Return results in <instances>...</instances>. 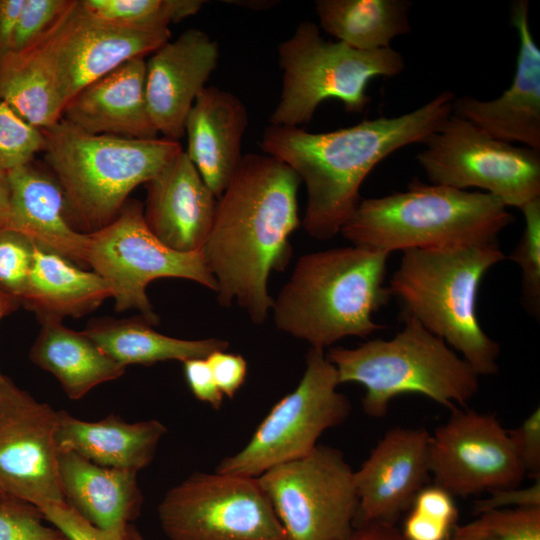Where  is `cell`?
Here are the masks:
<instances>
[{"instance_id":"21","label":"cell","mask_w":540,"mask_h":540,"mask_svg":"<svg viewBox=\"0 0 540 540\" xmlns=\"http://www.w3.org/2000/svg\"><path fill=\"white\" fill-rule=\"evenodd\" d=\"M63 119L91 134L157 138L146 98V61L131 59L82 88Z\"/></svg>"},{"instance_id":"29","label":"cell","mask_w":540,"mask_h":540,"mask_svg":"<svg viewBox=\"0 0 540 540\" xmlns=\"http://www.w3.org/2000/svg\"><path fill=\"white\" fill-rule=\"evenodd\" d=\"M410 6L404 0H318L315 11L320 26L338 41L373 51L411 31Z\"/></svg>"},{"instance_id":"16","label":"cell","mask_w":540,"mask_h":540,"mask_svg":"<svg viewBox=\"0 0 540 540\" xmlns=\"http://www.w3.org/2000/svg\"><path fill=\"white\" fill-rule=\"evenodd\" d=\"M170 30H134L109 25L76 5L36 46L51 71L65 105L82 88L121 64L144 58L170 40Z\"/></svg>"},{"instance_id":"37","label":"cell","mask_w":540,"mask_h":540,"mask_svg":"<svg viewBox=\"0 0 540 540\" xmlns=\"http://www.w3.org/2000/svg\"><path fill=\"white\" fill-rule=\"evenodd\" d=\"M33 252L34 243L24 235L0 231V291L19 303L27 286Z\"/></svg>"},{"instance_id":"33","label":"cell","mask_w":540,"mask_h":540,"mask_svg":"<svg viewBox=\"0 0 540 540\" xmlns=\"http://www.w3.org/2000/svg\"><path fill=\"white\" fill-rule=\"evenodd\" d=\"M449 540H540V507L487 510L457 525Z\"/></svg>"},{"instance_id":"44","label":"cell","mask_w":540,"mask_h":540,"mask_svg":"<svg viewBox=\"0 0 540 540\" xmlns=\"http://www.w3.org/2000/svg\"><path fill=\"white\" fill-rule=\"evenodd\" d=\"M24 0H0V64L11 51L17 17Z\"/></svg>"},{"instance_id":"42","label":"cell","mask_w":540,"mask_h":540,"mask_svg":"<svg viewBox=\"0 0 540 540\" xmlns=\"http://www.w3.org/2000/svg\"><path fill=\"white\" fill-rule=\"evenodd\" d=\"M488 493L489 496L474 502L475 515L492 509L540 507V478L529 487L503 488Z\"/></svg>"},{"instance_id":"45","label":"cell","mask_w":540,"mask_h":540,"mask_svg":"<svg viewBox=\"0 0 540 540\" xmlns=\"http://www.w3.org/2000/svg\"><path fill=\"white\" fill-rule=\"evenodd\" d=\"M342 540H406L393 523L371 522L355 526L349 536Z\"/></svg>"},{"instance_id":"48","label":"cell","mask_w":540,"mask_h":540,"mask_svg":"<svg viewBox=\"0 0 540 540\" xmlns=\"http://www.w3.org/2000/svg\"><path fill=\"white\" fill-rule=\"evenodd\" d=\"M8 499H12L11 497H9L1 488H0V502L1 501H5V500H8ZM14 499V498H13Z\"/></svg>"},{"instance_id":"46","label":"cell","mask_w":540,"mask_h":540,"mask_svg":"<svg viewBox=\"0 0 540 540\" xmlns=\"http://www.w3.org/2000/svg\"><path fill=\"white\" fill-rule=\"evenodd\" d=\"M10 184L8 172L0 169V231L4 230L9 210Z\"/></svg>"},{"instance_id":"1","label":"cell","mask_w":540,"mask_h":540,"mask_svg":"<svg viewBox=\"0 0 540 540\" xmlns=\"http://www.w3.org/2000/svg\"><path fill=\"white\" fill-rule=\"evenodd\" d=\"M300 183L288 165L270 155H243L217 199L213 224L200 251L217 283L219 304H237L257 325L273 307L269 277L284 270L292 254L289 236L301 222Z\"/></svg>"},{"instance_id":"11","label":"cell","mask_w":540,"mask_h":540,"mask_svg":"<svg viewBox=\"0 0 540 540\" xmlns=\"http://www.w3.org/2000/svg\"><path fill=\"white\" fill-rule=\"evenodd\" d=\"M424 144L416 159L431 184L478 188L520 210L540 198V150L495 139L454 114Z\"/></svg>"},{"instance_id":"20","label":"cell","mask_w":540,"mask_h":540,"mask_svg":"<svg viewBox=\"0 0 540 540\" xmlns=\"http://www.w3.org/2000/svg\"><path fill=\"white\" fill-rule=\"evenodd\" d=\"M144 219L166 246L182 253L201 251L210 233L217 198L184 150L147 183Z\"/></svg>"},{"instance_id":"31","label":"cell","mask_w":540,"mask_h":540,"mask_svg":"<svg viewBox=\"0 0 540 540\" xmlns=\"http://www.w3.org/2000/svg\"><path fill=\"white\" fill-rule=\"evenodd\" d=\"M89 17L134 30L168 29L169 24L196 14L201 0H78Z\"/></svg>"},{"instance_id":"36","label":"cell","mask_w":540,"mask_h":540,"mask_svg":"<svg viewBox=\"0 0 540 540\" xmlns=\"http://www.w3.org/2000/svg\"><path fill=\"white\" fill-rule=\"evenodd\" d=\"M77 0H24L16 20L10 53L42 43L64 20Z\"/></svg>"},{"instance_id":"41","label":"cell","mask_w":540,"mask_h":540,"mask_svg":"<svg viewBox=\"0 0 540 540\" xmlns=\"http://www.w3.org/2000/svg\"><path fill=\"white\" fill-rule=\"evenodd\" d=\"M214 380L224 397L233 398L247 377V362L240 354L219 350L206 357Z\"/></svg>"},{"instance_id":"4","label":"cell","mask_w":540,"mask_h":540,"mask_svg":"<svg viewBox=\"0 0 540 540\" xmlns=\"http://www.w3.org/2000/svg\"><path fill=\"white\" fill-rule=\"evenodd\" d=\"M506 258L498 241L406 250L388 288L401 316L443 339L479 376L494 375L500 346L482 329L476 301L484 275Z\"/></svg>"},{"instance_id":"28","label":"cell","mask_w":540,"mask_h":540,"mask_svg":"<svg viewBox=\"0 0 540 540\" xmlns=\"http://www.w3.org/2000/svg\"><path fill=\"white\" fill-rule=\"evenodd\" d=\"M83 332L108 356L125 367L206 358L215 351L229 347L228 341L217 338L185 340L161 334L144 317L93 320Z\"/></svg>"},{"instance_id":"5","label":"cell","mask_w":540,"mask_h":540,"mask_svg":"<svg viewBox=\"0 0 540 540\" xmlns=\"http://www.w3.org/2000/svg\"><path fill=\"white\" fill-rule=\"evenodd\" d=\"M513 221L507 206L489 193L415 179L406 191L360 200L340 233L352 245L390 254L497 241Z\"/></svg>"},{"instance_id":"3","label":"cell","mask_w":540,"mask_h":540,"mask_svg":"<svg viewBox=\"0 0 540 540\" xmlns=\"http://www.w3.org/2000/svg\"><path fill=\"white\" fill-rule=\"evenodd\" d=\"M389 255L350 245L301 256L273 301L277 329L323 350L382 329L373 314L391 298L385 285Z\"/></svg>"},{"instance_id":"27","label":"cell","mask_w":540,"mask_h":540,"mask_svg":"<svg viewBox=\"0 0 540 540\" xmlns=\"http://www.w3.org/2000/svg\"><path fill=\"white\" fill-rule=\"evenodd\" d=\"M29 358L56 377L65 394L79 400L96 386L121 377L125 366L108 356L83 331L65 327L60 320H42Z\"/></svg>"},{"instance_id":"47","label":"cell","mask_w":540,"mask_h":540,"mask_svg":"<svg viewBox=\"0 0 540 540\" xmlns=\"http://www.w3.org/2000/svg\"><path fill=\"white\" fill-rule=\"evenodd\" d=\"M19 304L16 299L0 291V321L15 310Z\"/></svg>"},{"instance_id":"39","label":"cell","mask_w":540,"mask_h":540,"mask_svg":"<svg viewBox=\"0 0 540 540\" xmlns=\"http://www.w3.org/2000/svg\"><path fill=\"white\" fill-rule=\"evenodd\" d=\"M51 525L70 540H145L132 523L111 529H100L84 520L66 502L39 508Z\"/></svg>"},{"instance_id":"8","label":"cell","mask_w":540,"mask_h":540,"mask_svg":"<svg viewBox=\"0 0 540 540\" xmlns=\"http://www.w3.org/2000/svg\"><path fill=\"white\" fill-rule=\"evenodd\" d=\"M282 90L270 125L300 127L308 123L325 100L337 99L348 112H362L371 98L367 85L375 77L400 74L405 62L398 51L354 49L340 41H327L319 27L302 21L294 33L278 44Z\"/></svg>"},{"instance_id":"25","label":"cell","mask_w":540,"mask_h":540,"mask_svg":"<svg viewBox=\"0 0 540 540\" xmlns=\"http://www.w3.org/2000/svg\"><path fill=\"white\" fill-rule=\"evenodd\" d=\"M58 470L66 503L93 526L116 528L140 515L136 472L99 466L69 450H58Z\"/></svg>"},{"instance_id":"19","label":"cell","mask_w":540,"mask_h":540,"mask_svg":"<svg viewBox=\"0 0 540 540\" xmlns=\"http://www.w3.org/2000/svg\"><path fill=\"white\" fill-rule=\"evenodd\" d=\"M219 58L217 42L192 28L167 41L146 61V98L152 122L164 138L179 141L187 116Z\"/></svg>"},{"instance_id":"12","label":"cell","mask_w":540,"mask_h":540,"mask_svg":"<svg viewBox=\"0 0 540 540\" xmlns=\"http://www.w3.org/2000/svg\"><path fill=\"white\" fill-rule=\"evenodd\" d=\"M287 540H342L354 529L358 497L343 453L318 444L257 477Z\"/></svg>"},{"instance_id":"13","label":"cell","mask_w":540,"mask_h":540,"mask_svg":"<svg viewBox=\"0 0 540 540\" xmlns=\"http://www.w3.org/2000/svg\"><path fill=\"white\" fill-rule=\"evenodd\" d=\"M170 540H287L257 477L195 472L158 506Z\"/></svg>"},{"instance_id":"18","label":"cell","mask_w":540,"mask_h":540,"mask_svg":"<svg viewBox=\"0 0 540 540\" xmlns=\"http://www.w3.org/2000/svg\"><path fill=\"white\" fill-rule=\"evenodd\" d=\"M511 24L519 38L511 85L493 100L455 98L453 112L495 139L540 150V49L530 29L528 1L513 3Z\"/></svg>"},{"instance_id":"24","label":"cell","mask_w":540,"mask_h":540,"mask_svg":"<svg viewBox=\"0 0 540 540\" xmlns=\"http://www.w3.org/2000/svg\"><path fill=\"white\" fill-rule=\"evenodd\" d=\"M158 420L126 422L115 414L99 421L78 419L58 411V450H69L99 466L138 472L153 460L166 433Z\"/></svg>"},{"instance_id":"6","label":"cell","mask_w":540,"mask_h":540,"mask_svg":"<svg viewBox=\"0 0 540 540\" xmlns=\"http://www.w3.org/2000/svg\"><path fill=\"white\" fill-rule=\"evenodd\" d=\"M42 131L45 158L63 191L67 213L89 233L113 221L128 195L183 150L179 141L167 138L91 134L63 118Z\"/></svg>"},{"instance_id":"34","label":"cell","mask_w":540,"mask_h":540,"mask_svg":"<svg viewBox=\"0 0 540 540\" xmlns=\"http://www.w3.org/2000/svg\"><path fill=\"white\" fill-rule=\"evenodd\" d=\"M521 211L525 228L509 258L521 269L522 302L526 310L539 317L540 312V198L526 204Z\"/></svg>"},{"instance_id":"2","label":"cell","mask_w":540,"mask_h":540,"mask_svg":"<svg viewBox=\"0 0 540 540\" xmlns=\"http://www.w3.org/2000/svg\"><path fill=\"white\" fill-rule=\"evenodd\" d=\"M455 98L444 91L403 115L329 132L269 125L261 149L288 165L305 184L302 226L306 233L317 240L339 234L357 208L360 187L372 169L404 146L424 144L453 114Z\"/></svg>"},{"instance_id":"40","label":"cell","mask_w":540,"mask_h":540,"mask_svg":"<svg viewBox=\"0 0 540 540\" xmlns=\"http://www.w3.org/2000/svg\"><path fill=\"white\" fill-rule=\"evenodd\" d=\"M516 456L525 474L540 475V408H536L518 427L507 430Z\"/></svg>"},{"instance_id":"32","label":"cell","mask_w":540,"mask_h":540,"mask_svg":"<svg viewBox=\"0 0 540 540\" xmlns=\"http://www.w3.org/2000/svg\"><path fill=\"white\" fill-rule=\"evenodd\" d=\"M401 530L406 540H449L457 526L454 497L433 484L415 496Z\"/></svg>"},{"instance_id":"35","label":"cell","mask_w":540,"mask_h":540,"mask_svg":"<svg viewBox=\"0 0 540 540\" xmlns=\"http://www.w3.org/2000/svg\"><path fill=\"white\" fill-rule=\"evenodd\" d=\"M44 148L43 131L0 98V169L9 172L27 165Z\"/></svg>"},{"instance_id":"30","label":"cell","mask_w":540,"mask_h":540,"mask_svg":"<svg viewBox=\"0 0 540 540\" xmlns=\"http://www.w3.org/2000/svg\"><path fill=\"white\" fill-rule=\"evenodd\" d=\"M0 98L40 130L62 119L64 103L36 47L9 53L0 64Z\"/></svg>"},{"instance_id":"9","label":"cell","mask_w":540,"mask_h":540,"mask_svg":"<svg viewBox=\"0 0 540 540\" xmlns=\"http://www.w3.org/2000/svg\"><path fill=\"white\" fill-rule=\"evenodd\" d=\"M339 384L337 370L325 350L310 347L297 387L271 408L248 443L224 458L216 471L258 477L273 466L311 452L326 430L350 415L351 403L337 390Z\"/></svg>"},{"instance_id":"7","label":"cell","mask_w":540,"mask_h":540,"mask_svg":"<svg viewBox=\"0 0 540 540\" xmlns=\"http://www.w3.org/2000/svg\"><path fill=\"white\" fill-rule=\"evenodd\" d=\"M401 320L402 330L391 339L325 352L340 384L362 385L363 410L374 418L385 416L395 397L409 393L426 396L450 410L465 406L478 392L479 375L416 319L401 316Z\"/></svg>"},{"instance_id":"38","label":"cell","mask_w":540,"mask_h":540,"mask_svg":"<svg viewBox=\"0 0 540 540\" xmlns=\"http://www.w3.org/2000/svg\"><path fill=\"white\" fill-rule=\"evenodd\" d=\"M36 506L8 499L0 502V540H70L55 526H46Z\"/></svg>"},{"instance_id":"15","label":"cell","mask_w":540,"mask_h":540,"mask_svg":"<svg viewBox=\"0 0 540 540\" xmlns=\"http://www.w3.org/2000/svg\"><path fill=\"white\" fill-rule=\"evenodd\" d=\"M430 436L429 471L453 497L518 487L526 476L495 414L451 410Z\"/></svg>"},{"instance_id":"17","label":"cell","mask_w":540,"mask_h":540,"mask_svg":"<svg viewBox=\"0 0 540 540\" xmlns=\"http://www.w3.org/2000/svg\"><path fill=\"white\" fill-rule=\"evenodd\" d=\"M425 428L388 430L357 471L355 526L371 522L395 524L408 510L430 476L429 444Z\"/></svg>"},{"instance_id":"43","label":"cell","mask_w":540,"mask_h":540,"mask_svg":"<svg viewBox=\"0 0 540 540\" xmlns=\"http://www.w3.org/2000/svg\"><path fill=\"white\" fill-rule=\"evenodd\" d=\"M182 363L186 382L193 395L212 408L219 409L224 395L214 380L206 358H193Z\"/></svg>"},{"instance_id":"26","label":"cell","mask_w":540,"mask_h":540,"mask_svg":"<svg viewBox=\"0 0 540 540\" xmlns=\"http://www.w3.org/2000/svg\"><path fill=\"white\" fill-rule=\"evenodd\" d=\"M111 297L107 282L67 258L34 244L33 262L20 300L40 321L78 318Z\"/></svg>"},{"instance_id":"10","label":"cell","mask_w":540,"mask_h":540,"mask_svg":"<svg viewBox=\"0 0 540 540\" xmlns=\"http://www.w3.org/2000/svg\"><path fill=\"white\" fill-rule=\"evenodd\" d=\"M88 234L87 265L109 285L117 311L137 309L157 324L146 287L159 278H183L217 291L201 252L182 253L163 244L148 228L137 201L126 202L113 221Z\"/></svg>"},{"instance_id":"23","label":"cell","mask_w":540,"mask_h":540,"mask_svg":"<svg viewBox=\"0 0 540 540\" xmlns=\"http://www.w3.org/2000/svg\"><path fill=\"white\" fill-rule=\"evenodd\" d=\"M9 210L4 230L16 231L42 249L87 265L89 234L68 220L63 191L55 179L31 163L8 172Z\"/></svg>"},{"instance_id":"14","label":"cell","mask_w":540,"mask_h":540,"mask_svg":"<svg viewBox=\"0 0 540 540\" xmlns=\"http://www.w3.org/2000/svg\"><path fill=\"white\" fill-rule=\"evenodd\" d=\"M58 411L0 375V488L38 508L64 503L55 439Z\"/></svg>"},{"instance_id":"22","label":"cell","mask_w":540,"mask_h":540,"mask_svg":"<svg viewBox=\"0 0 540 540\" xmlns=\"http://www.w3.org/2000/svg\"><path fill=\"white\" fill-rule=\"evenodd\" d=\"M247 125L248 112L242 101L216 86L203 89L187 116L185 153L217 199L240 165Z\"/></svg>"}]
</instances>
